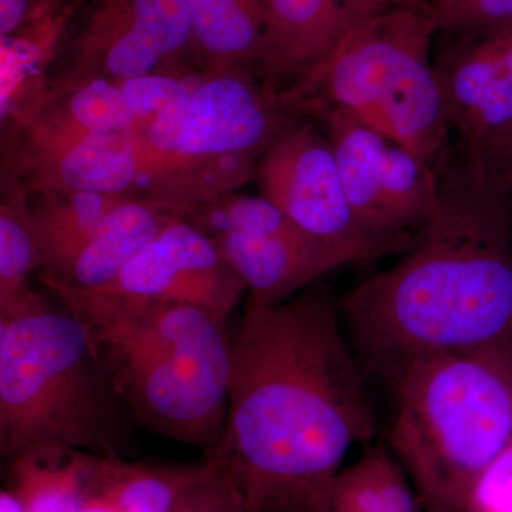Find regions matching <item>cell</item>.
<instances>
[{
    "label": "cell",
    "mask_w": 512,
    "mask_h": 512,
    "mask_svg": "<svg viewBox=\"0 0 512 512\" xmlns=\"http://www.w3.org/2000/svg\"><path fill=\"white\" fill-rule=\"evenodd\" d=\"M480 156L512 190V126Z\"/></svg>",
    "instance_id": "26"
},
{
    "label": "cell",
    "mask_w": 512,
    "mask_h": 512,
    "mask_svg": "<svg viewBox=\"0 0 512 512\" xmlns=\"http://www.w3.org/2000/svg\"><path fill=\"white\" fill-rule=\"evenodd\" d=\"M128 198L134 197L66 191L26 195L39 254V271H53Z\"/></svg>",
    "instance_id": "19"
},
{
    "label": "cell",
    "mask_w": 512,
    "mask_h": 512,
    "mask_svg": "<svg viewBox=\"0 0 512 512\" xmlns=\"http://www.w3.org/2000/svg\"><path fill=\"white\" fill-rule=\"evenodd\" d=\"M173 215L154 202L128 198L53 271L40 272L39 279L83 291L103 288Z\"/></svg>",
    "instance_id": "16"
},
{
    "label": "cell",
    "mask_w": 512,
    "mask_h": 512,
    "mask_svg": "<svg viewBox=\"0 0 512 512\" xmlns=\"http://www.w3.org/2000/svg\"><path fill=\"white\" fill-rule=\"evenodd\" d=\"M353 25L384 9L389 0H339Z\"/></svg>",
    "instance_id": "29"
},
{
    "label": "cell",
    "mask_w": 512,
    "mask_h": 512,
    "mask_svg": "<svg viewBox=\"0 0 512 512\" xmlns=\"http://www.w3.org/2000/svg\"><path fill=\"white\" fill-rule=\"evenodd\" d=\"M194 42L184 0H101L63 67L40 89L123 83L163 72Z\"/></svg>",
    "instance_id": "11"
},
{
    "label": "cell",
    "mask_w": 512,
    "mask_h": 512,
    "mask_svg": "<svg viewBox=\"0 0 512 512\" xmlns=\"http://www.w3.org/2000/svg\"><path fill=\"white\" fill-rule=\"evenodd\" d=\"M104 458L106 457H103V461H101L99 478H97L96 484H94L93 491L87 497V500L84 501L83 507L80 508L79 512H116L113 500H111L110 494L107 493L103 483Z\"/></svg>",
    "instance_id": "28"
},
{
    "label": "cell",
    "mask_w": 512,
    "mask_h": 512,
    "mask_svg": "<svg viewBox=\"0 0 512 512\" xmlns=\"http://www.w3.org/2000/svg\"><path fill=\"white\" fill-rule=\"evenodd\" d=\"M0 512H25L16 495L10 490L0 493Z\"/></svg>",
    "instance_id": "30"
},
{
    "label": "cell",
    "mask_w": 512,
    "mask_h": 512,
    "mask_svg": "<svg viewBox=\"0 0 512 512\" xmlns=\"http://www.w3.org/2000/svg\"><path fill=\"white\" fill-rule=\"evenodd\" d=\"M144 303H191L227 322L247 293L210 235L173 215L109 285L93 289Z\"/></svg>",
    "instance_id": "13"
},
{
    "label": "cell",
    "mask_w": 512,
    "mask_h": 512,
    "mask_svg": "<svg viewBox=\"0 0 512 512\" xmlns=\"http://www.w3.org/2000/svg\"><path fill=\"white\" fill-rule=\"evenodd\" d=\"M185 218L214 239L258 305L291 301L343 266L262 194L232 192Z\"/></svg>",
    "instance_id": "10"
},
{
    "label": "cell",
    "mask_w": 512,
    "mask_h": 512,
    "mask_svg": "<svg viewBox=\"0 0 512 512\" xmlns=\"http://www.w3.org/2000/svg\"><path fill=\"white\" fill-rule=\"evenodd\" d=\"M389 387L387 444L423 512H467L478 481L512 441V349L424 357Z\"/></svg>",
    "instance_id": "5"
},
{
    "label": "cell",
    "mask_w": 512,
    "mask_h": 512,
    "mask_svg": "<svg viewBox=\"0 0 512 512\" xmlns=\"http://www.w3.org/2000/svg\"><path fill=\"white\" fill-rule=\"evenodd\" d=\"M325 512H423V507L389 444L377 443L340 470Z\"/></svg>",
    "instance_id": "20"
},
{
    "label": "cell",
    "mask_w": 512,
    "mask_h": 512,
    "mask_svg": "<svg viewBox=\"0 0 512 512\" xmlns=\"http://www.w3.org/2000/svg\"><path fill=\"white\" fill-rule=\"evenodd\" d=\"M434 67L451 133L483 154L512 126V28L464 37Z\"/></svg>",
    "instance_id": "14"
},
{
    "label": "cell",
    "mask_w": 512,
    "mask_h": 512,
    "mask_svg": "<svg viewBox=\"0 0 512 512\" xmlns=\"http://www.w3.org/2000/svg\"><path fill=\"white\" fill-rule=\"evenodd\" d=\"M412 248L338 302L367 376L392 384L424 357L512 349V190L454 141Z\"/></svg>",
    "instance_id": "2"
},
{
    "label": "cell",
    "mask_w": 512,
    "mask_h": 512,
    "mask_svg": "<svg viewBox=\"0 0 512 512\" xmlns=\"http://www.w3.org/2000/svg\"><path fill=\"white\" fill-rule=\"evenodd\" d=\"M389 3H394L397 6H417L419 0H389Z\"/></svg>",
    "instance_id": "31"
},
{
    "label": "cell",
    "mask_w": 512,
    "mask_h": 512,
    "mask_svg": "<svg viewBox=\"0 0 512 512\" xmlns=\"http://www.w3.org/2000/svg\"><path fill=\"white\" fill-rule=\"evenodd\" d=\"M261 194L343 266L389 256L360 227L332 144L315 120L295 113L256 167Z\"/></svg>",
    "instance_id": "9"
},
{
    "label": "cell",
    "mask_w": 512,
    "mask_h": 512,
    "mask_svg": "<svg viewBox=\"0 0 512 512\" xmlns=\"http://www.w3.org/2000/svg\"><path fill=\"white\" fill-rule=\"evenodd\" d=\"M9 488L25 512H79L99 478L103 457L42 444L13 458Z\"/></svg>",
    "instance_id": "17"
},
{
    "label": "cell",
    "mask_w": 512,
    "mask_h": 512,
    "mask_svg": "<svg viewBox=\"0 0 512 512\" xmlns=\"http://www.w3.org/2000/svg\"><path fill=\"white\" fill-rule=\"evenodd\" d=\"M30 0H0V36L9 39L25 22Z\"/></svg>",
    "instance_id": "27"
},
{
    "label": "cell",
    "mask_w": 512,
    "mask_h": 512,
    "mask_svg": "<svg viewBox=\"0 0 512 512\" xmlns=\"http://www.w3.org/2000/svg\"><path fill=\"white\" fill-rule=\"evenodd\" d=\"M39 271V254L30 225L26 195L3 194L0 205V316L9 315L32 295L29 276Z\"/></svg>",
    "instance_id": "22"
},
{
    "label": "cell",
    "mask_w": 512,
    "mask_h": 512,
    "mask_svg": "<svg viewBox=\"0 0 512 512\" xmlns=\"http://www.w3.org/2000/svg\"><path fill=\"white\" fill-rule=\"evenodd\" d=\"M211 467L207 458L188 466H150L106 457L103 483L116 512H171L184 491Z\"/></svg>",
    "instance_id": "21"
},
{
    "label": "cell",
    "mask_w": 512,
    "mask_h": 512,
    "mask_svg": "<svg viewBox=\"0 0 512 512\" xmlns=\"http://www.w3.org/2000/svg\"><path fill=\"white\" fill-rule=\"evenodd\" d=\"M431 10L397 6L346 32L302 82L279 94L286 110L339 107L437 170L453 146L431 35Z\"/></svg>",
    "instance_id": "6"
},
{
    "label": "cell",
    "mask_w": 512,
    "mask_h": 512,
    "mask_svg": "<svg viewBox=\"0 0 512 512\" xmlns=\"http://www.w3.org/2000/svg\"><path fill=\"white\" fill-rule=\"evenodd\" d=\"M332 144L353 214L389 255L404 254L429 221L439 195L437 170L339 107H312Z\"/></svg>",
    "instance_id": "8"
},
{
    "label": "cell",
    "mask_w": 512,
    "mask_h": 512,
    "mask_svg": "<svg viewBox=\"0 0 512 512\" xmlns=\"http://www.w3.org/2000/svg\"><path fill=\"white\" fill-rule=\"evenodd\" d=\"M467 512H512V441L478 481Z\"/></svg>",
    "instance_id": "25"
},
{
    "label": "cell",
    "mask_w": 512,
    "mask_h": 512,
    "mask_svg": "<svg viewBox=\"0 0 512 512\" xmlns=\"http://www.w3.org/2000/svg\"><path fill=\"white\" fill-rule=\"evenodd\" d=\"M127 417L86 326L33 292L0 316V453L42 444L100 457L130 447Z\"/></svg>",
    "instance_id": "4"
},
{
    "label": "cell",
    "mask_w": 512,
    "mask_h": 512,
    "mask_svg": "<svg viewBox=\"0 0 512 512\" xmlns=\"http://www.w3.org/2000/svg\"><path fill=\"white\" fill-rule=\"evenodd\" d=\"M211 464V470L184 491L171 512H248L237 485Z\"/></svg>",
    "instance_id": "24"
},
{
    "label": "cell",
    "mask_w": 512,
    "mask_h": 512,
    "mask_svg": "<svg viewBox=\"0 0 512 512\" xmlns=\"http://www.w3.org/2000/svg\"><path fill=\"white\" fill-rule=\"evenodd\" d=\"M231 353L227 423L204 457L248 512H325L346 454L376 433L338 302L323 289L248 301Z\"/></svg>",
    "instance_id": "1"
},
{
    "label": "cell",
    "mask_w": 512,
    "mask_h": 512,
    "mask_svg": "<svg viewBox=\"0 0 512 512\" xmlns=\"http://www.w3.org/2000/svg\"><path fill=\"white\" fill-rule=\"evenodd\" d=\"M184 2L208 72L244 70L259 79L266 39L265 0Z\"/></svg>",
    "instance_id": "18"
},
{
    "label": "cell",
    "mask_w": 512,
    "mask_h": 512,
    "mask_svg": "<svg viewBox=\"0 0 512 512\" xmlns=\"http://www.w3.org/2000/svg\"><path fill=\"white\" fill-rule=\"evenodd\" d=\"M259 79L279 97L302 82L353 26L339 0H265Z\"/></svg>",
    "instance_id": "15"
},
{
    "label": "cell",
    "mask_w": 512,
    "mask_h": 512,
    "mask_svg": "<svg viewBox=\"0 0 512 512\" xmlns=\"http://www.w3.org/2000/svg\"><path fill=\"white\" fill-rule=\"evenodd\" d=\"M8 190L96 192L146 200L136 130L79 133L15 119Z\"/></svg>",
    "instance_id": "12"
},
{
    "label": "cell",
    "mask_w": 512,
    "mask_h": 512,
    "mask_svg": "<svg viewBox=\"0 0 512 512\" xmlns=\"http://www.w3.org/2000/svg\"><path fill=\"white\" fill-rule=\"evenodd\" d=\"M86 326L133 419L204 451L227 423L232 339L191 303H144L40 279Z\"/></svg>",
    "instance_id": "3"
},
{
    "label": "cell",
    "mask_w": 512,
    "mask_h": 512,
    "mask_svg": "<svg viewBox=\"0 0 512 512\" xmlns=\"http://www.w3.org/2000/svg\"><path fill=\"white\" fill-rule=\"evenodd\" d=\"M437 28L464 37L495 35L512 28V0H436Z\"/></svg>",
    "instance_id": "23"
},
{
    "label": "cell",
    "mask_w": 512,
    "mask_h": 512,
    "mask_svg": "<svg viewBox=\"0 0 512 512\" xmlns=\"http://www.w3.org/2000/svg\"><path fill=\"white\" fill-rule=\"evenodd\" d=\"M292 114L255 74H202L158 175L154 204L187 215L249 183Z\"/></svg>",
    "instance_id": "7"
}]
</instances>
